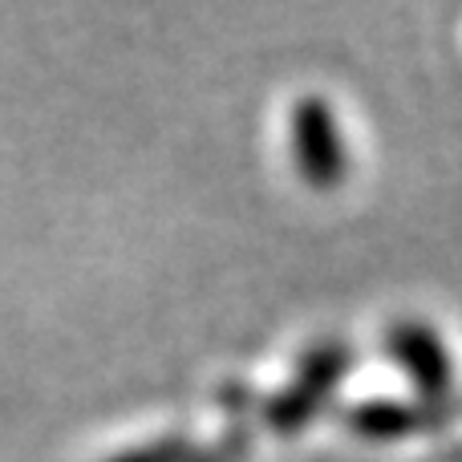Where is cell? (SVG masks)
<instances>
[{"label": "cell", "instance_id": "cell-1", "mask_svg": "<svg viewBox=\"0 0 462 462\" xmlns=\"http://www.w3.org/2000/svg\"><path fill=\"white\" fill-rule=\"evenodd\" d=\"M292 159L300 179H309L312 187H337L349 171V151H345V134L337 126L333 110L325 97L304 94L292 106Z\"/></svg>", "mask_w": 462, "mask_h": 462}, {"label": "cell", "instance_id": "cell-2", "mask_svg": "<svg viewBox=\"0 0 462 462\" xmlns=\"http://www.w3.org/2000/svg\"><path fill=\"white\" fill-rule=\"evenodd\" d=\"M385 345H390V357L406 369L410 382L426 398H450L455 365H450L447 341L426 320H393V328L385 333Z\"/></svg>", "mask_w": 462, "mask_h": 462}, {"label": "cell", "instance_id": "cell-3", "mask_svg": "<svg viewBox=\"0 0 462 462\" xmlns=\"http://www.w3.org/2000/svg\"><path fill=\"white\" fill-rule=\"evenodd\" d=\"M458 414V406L450 398H418V402H361V406L345 410V422L365 439H406V434H426L442 430L450 418Z\"/></svg>", "mask_w": 462, "mask_h": 462}, {"label": "cell", "instance_id": "cell-4", "mask_svg": "<svg viewBox=\"0 0 462 462\" xmlns=\"http://www.w3.org/2000/svg\"><path fill=\"white\" fill-rule=\"evenodd\" d=\"M325 398H328L325 390H317V385L292 377L288 390L272 393V398L263 402V422H268L272 430H280V434H292V430H300V426L309 422L320 406H325Z\"/></svg>", "mask_w": 462, "mask_h": 462}, {"label": "cell", "instance_id": "cell-5", "mask_svg": "<svg viewBox=\"0 0 462 462\" xmlns=\"http://www.w3.org/2000/svg\"><path fill=\"white\" fill-rule=\"evenodd\" d=\"M219 398L236 410V418H231L224 439H219L211 450H203V455H191V462H244V450H247V442H252V439H247V426H244V418H239V410L247 406V393L239 390V385H224V393H219Z\"/></svg>", "mask_w": 462, "mask_h": 462}, {"label": "cell", "instance_id": "cell-6", "mask_svg": "<svg viewBox=\"0 0 462 462\" xmlns=\"http://www.w3.org/2000/svg\"><path fill=\"white\" fill-rule=\"evenodd\" d=\"M106 462H191V442L183 434H162V439L138 442V447L122 450V455H114Z\"/></svg>", "mask_w": 462, "mask_h": 462}]
</instances>
